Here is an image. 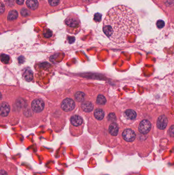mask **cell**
Returning a JSON list of instances; mask_svg holds the SVG:
<instances>
[{"mask_svg":"<svg viewBox=\"0 0 174 175\" xmlns=\"http://www.w3.org/2000/svg\"></svg>","mask_w":174,"mask_h":175,"instance_id":"f1b7e54d","label":"cell"},{"mask_svg":"<svg viewBox=\"0 0 174 175\" xmlns=\"http://www.w3.org/2000/svg\"><path fill=\"white\" fill-rule=\"evenodd\" d=\"M49 3L53 7L57 6L60 3V0H48Z\"/></svg>","mask_w":174,"mask_h":175,"instance_id":"7402d4cb","label":"cell"},{"mask_svg":"<svg viewBox=\"0 0 174 175\" xmlns=\"http://www.w3.org/2000/svg\"><path fill=\"white\" fill-rule=\"evenodd\" d=\"M85 97V95L83 92L79 91L76 93L75 94V98L76 99V101L78 102H82L84 101V99Z\"/></svg>","mask_w":174,"mask_h":175,"instance_id":"ac0fdd59","label":"cell"},{"mask_svg":"<svg viewBox=\"0 0 174 175\" xmlns=\"http://www.w3.org/2000/svg\"><path fill=\"white\" fill-rule=\"evenodd\" d=\"M151 129V124L148 120H144L141 121L138 127V130L142 134H147Z\"/></svg>","mask_w":174,"mask_h":175,"instance_id":"52a82bcc","label":"cell"},{"mask_svg":"<svg viewBox=\"0 0 174 175\" xmlns=\"http://www.w3.org/2000/svg\"><path fill=\"white\" fill-rule=\"evenodd\" d=\"M5 11V6H4V4L3 3H1V14H2Z\"/></svg>","mask_w":174,"mask_h":175,"instance_id":"83f0119b","label":"cell"},{"mask_svg":"<svg viewBox=\"0 0 174 175\" xmlns=\"http://www.w3.org/2000/svg\"><path fill=\"white\" fill-rule=\"evenodd\" d=\"M156 25L157 27H158L159 29L162 28L165 25V23L162 20H158L157 23H156Z\"/></svg>","mask_w":174,"mask_h":175,"instance_id":"603a6c76","label":"cell"},{"mask_svg":"<svg viewBox=\"0 0 174 175\" xmlns=\"http://www.w3.org/2000/svg\"><path fill=\"white\" fill-rule=\"evenodd\" d=\"M82 110L85 112H90L94 109V105L91 102L86 101L84 102L81 105Z\"/></svg>","mask_w":174,"mask_h":175,"instance_id":"4fadbf2b","label":"cell"},{"mask_svg":"<svg viewBox=\"0 0 174 175\" xmlns=\"http://www.w3.org/2000/svg\"><path fill=\"white\" fill-rule=\"evenodd\" d=\"M70 125L73 127L80 128L83 124L82 117L78 115H74L70 119Z\"/></svg>","mask_w":174,"mask_h":175,"instance_id":"9c48e42d","label":"cell"},{"mask_svg":"<svg viewBox=\"0 0 174 175\" xmlns=\"http://www.w3.org/2000/svg\"><path fill=\"white\" fill-rule=\"evenodd\" d=\"M104 112L101 109H96L94 112V116L98 120H102L104 117Z\"/></svg>","mask_w":174,"mask_h":175,"instance_id":"2e32d148","label":"cell"},{"mask_svg":"<svg viewBox=\"0 0 174 175\" xmlns=\"http://www.w3.org/2000/svg\"><path fill=\"white\" fill-rule=\"evenodd\" d=\"M122 137L125 140L128 142H132L135 139L136 134L131 129L125 130L122 133Z\"/></svg>","mask_w":174,"mask_h":175,"instance_id":"ba28073f","label":"cell"},{"mask_svg":"<svg viewBox=\"0 0 174 175\" xmlns=\"http://www.w3.org/2000/svg\"><path fill=\"white\" fill-rule=\"evenodd\" d=\"M26 5L31 10H35L38 8V2L37 0H27Z\"/></svg>","mask_w":174,"mask_h":175,"instance_id":"9a60e30c","label":"cell"},{"mask_svg":"<svg viewBox=\"0 0 174 175\" xmlns=\"http://www.w3.org/2000/svg\"><path fill=\"white\" fill-rule=\"evenodd\" d=\"M138 16L132 9L118 5L110 9L104 18L103 30L113 42L123 44L127 37L139 31Z\"/></svg>","mask_w":174,"mask_h":175,"instance_id":"6da1fadb","label":"cell"},{"mask_svg":"<svg viewBox=\"0 0 174 175\" xmlns=\"http://www.w3.org/2000/svg\"><path fill=\"white\" fill-rule=\"evenodd\" d=\"M169 133L171 137H174V125H173L170 127L169 130Z\"/></svg>","mask_w":174,"mask_h":175,"instance_id":"484cf974","label":"cell"},{"mask_svg":"<svg viewBox=\"0 0 174 175\" xmlns=\"http://www.w3.org/2000/svg\"><path fill=\"white\" fill-rule=\"evenodd\" d=\"M109 132L111 135L112 136H116L118 134V127L116 123H112L109 125V129H108Z\"/></svg>","mask_w":174,"mask_h":175,"instance_id":"7c38bea8","label":"cell"},{"mask_svg":"<svg viewBox=\"0 0 174 175\" xmlns=\"http://www.w3.org/2000/svg\"><path fill=\"white\" fill-rule=\"evenodd\" d=\"M23 77L25 80L27 81H31L33 79V72L29 69H26L23 73Z\"/></svg>","mask_w":174,"mask_h":175,"instance_id":"5bb4252c","label":"cell"},{"mask_svg":"<svg viewBox=\"0 0 174 175\" xmlns=\"http://www.w3.org/2000/svg\"><path fill=\"white\" fill-rule=\"evenodd\" d=\"M18 17V12L16 10H12L9 12L8 15V20L10 21L16 20Z\"/></svg>","mask_w":174,"mask_h":175,"instance_id":"e0dca14e","label":"cell"},{"mask_svg":"<svg viewBox=\"0 0 174 175\" xmlns=\"http://www.w3.org/2000/svg\"><path fill=\"white\" fill-rule=\"evenodd\" d=\"M126 116L128 117L130 119H134L136 117V113L134 110H127L125 112Z\"/></svg>","mask_w":174,"mask_h":175,"instance_id":"d6986e66","label":"cell"},{"mask_svg":"<svg viewBox=\"0 0 174 175\" xmlns=\"http://www.w3.org/2000/svg\"><path fill=\"white\" fill-rule=\"evenodd\" d=\"M16 4L19 5H22L24 3V0H16Z\"/></svg>","mask_w":174,"mask_h":175,"instance_id":"4316f807","label":"cell"},{"mask_svg":"<svg viewBox=\"0 0 174 175\" xmlns=\"http://www.w3.org/2000/svg\"><path fill=\"white\" fill-rule=\"evenodd\" d=\"M38 38L40 42L44 44L51 45L54 43L55 36L52 30L50 29L44 28L38 34Z\"/></svg>","mask_w":174,"mask_h":175,"instance_id":"3957f363","label":"cell"},{"mask_svg":"<svg viewBox=\"0 0 174 175\" xmlns=\"http://www.w3.org/2000/svg\"><path fill=\"white\" fill-rule=\"evenodd\" d=\"M61 107V109L65 112H70L74 109L75 103L72 99L67 98L62 101Z\"/></svg>","mask_w":174,"mask_h":175,"instance_id":"5b68a950","label":"cell"},{"mask_svg":"<svg viewBox=\"0 0 174 175\" xmlns=\"http://www.w3.org/2000/svg\"><path fill=\"white\" fill-rule=\"evenodd\" d=\"M101 18H102V14L99 13L94 14V21L100 22L101 20Z\"/></svg>","mask_w":174,"mask_h":175,"instance_id":"cb8c5ba5","label":"cell"},{"mask_svg":"<svg viewBox=\"0 0 174 175\" xmlns=\"http://www.w3.org/2000/svg\"><path fill=\"white\" fill-rule=\"evenodd\" d=\"M20 13L22 14V16H28L30 14L29 11L28 10H27L25 8H23L21 10V11H20Z\"/></svg>","mask_w":174,"mask_h":175,"instance_id":"d4e9b609","label":"cell"},{"mask_svg":"<svg viewBox=\"0 0 174 175\" xmlns=\"http://www.w3.org/2000/svg\"><path fill=\"white\" fill-rule=\"evenodd\" d=\"M1 62L5 64H7L9 62L10 57H9L7 55L2 54L1 56Z\"/></svg>","mask_w":174,"mask_h":175,"instance_id":"44dd1931","label":"cell"},{"mask_svg":"<svg viewBox=\"0 0 174 175\" xmlns=\"http://www.w3.org/2000/svg\"><path fill=\"white\" fill-rule=\"evenodd\" d=\"M96 103L99 105H105L106 103V98L102 95H99L97 97Z\"/></svg>","mask_w":174,"mask_h":175,"instance_id":"ffe728a7","label":"cell"},{"mask_svg":"<svg viewBox=\"0 0 174 175\" xmlns=\"http://www.w3.org/2000/svg\"><path fill=\"white\" fill-rule=\"evenodd\" d=\"M168 119L164 115H161L158 117L157 121V127L160 130H164L168 125Z\"/></svg>","mask_w":174,"mask_h":175,"instance_id":"30bf717a","label":"cell"},{"mask_svg":"<svg viewBox=\"0 0 174 175\" xmlns=\"http://www.w3.org/2000/svg\"><path fill=\"white\" fill-rule=\"evenodd\" d=\"M18 173V168L10 162H6L1 164L0 175H15Z\"/></svg>","mask_w":174,"mask_h":175,"instance_id":"277c9868","label":"cell"},{"mask_svg":"<svg viewBox=\"0 0 174 175\" xmlns=\"http://www.w3.org/2000/svg\"><path fill=\"white\" fill-rule=\"evenodd\" d=\"M10 112V107L8 103L3 102L1 105V115L3 117H6Z\"/></svg>","mask_w":174,"mask_h":175,"instance_id":"8fae6325","label":"cell"},{"mask_svg":"<svg viewBox=\"0 0 174 175\" xmlns=\"http://www.w3.org/2000/svg\"><path fill=\"white\" fill-rule=\"evenodd\" d=\"M31 108L34 112L40 113L44 109V101L42 99H36L32 101Z\"/></svg>","mask_w":174,"mask_h":175,"instance_id":"8992f818","label":"cell"},{"mask_svg":"<svg viewBox=\"0 0 174 175\" xmlns=\"http://www.w3.org/2000/svg\"><path fill=\"white\" fill-rule=\"evenodd\" d=\"M69 16L66 19L65 23L67 31L70 33L76 34L80 31L81 24L79 18L76 14Z\"/></svg>","mask_w":174,"mask_h":175,"instance_id":"7a4b0ae2","label":"cell"}]
</instances>
